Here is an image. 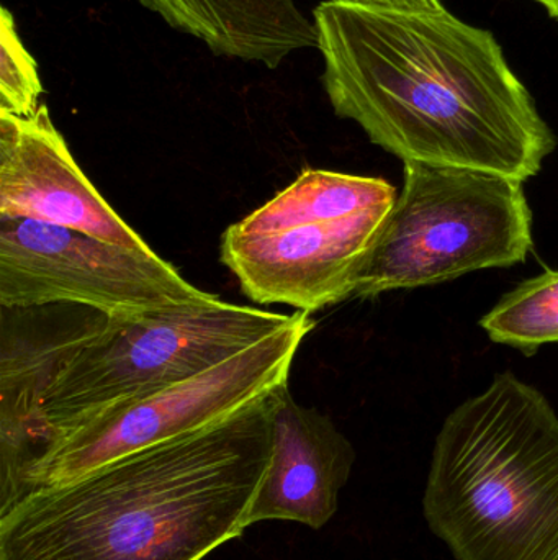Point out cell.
<instances>
[{"instance_id":"cell-1","label":"cell","mask_w":558,"mask_h":560,"mask_svg":"<svg viewBox=\"0 0 558 560\" xmlns=\"http://www.w3.org/2000/svg\"><path fill=\"white\" fill-rule=\"evenodd\" d=\"M324 92L334 114L403 163L524 180L556 135L494 33L448 9L324 0L313 10Z\"/></svg>"},{"instance_id":"cell-2","label":"cell","mask_w":558,"mask_h":560,"mask_svg":"<svg viewBox=\"0 0 558 560\" xmlns=\"http://www.w3.org/2000/svg\"><path fill=\"white\" fill-rule=\"evenodd\" d=\"M281 390V388H278ZM278 390L0 510V560H203L249 528Z\"/></svg>"},{"instance_id":"cell-3","label":"cell","mask_w":558,"mask_h":560,"mask_svg":"<svg viewBox=\"0 0 558 560\" xmlns=\"http://www.w3.org/2000/svg\"><path fill=\"white\" fill-rule=\"evenodd\" d=\"M216 299L140 319L100 315L81 332L0 368V489L52 438L180 384L294 322Z\"/></svg>"},{"instance_id":"cell-4","label":"cell","mask_w":558,"mask_h":560,"mask_svg":"<svg viewBox=\"0 0 558 560\" xmlns=\"http://www.w3.org/2000/svg\"><path fill=\"white\" fill-rule=\"evenodd\" d=\"M423 515L455 560H558V415L511 372L436 438Z\"/></svg>"},{"instance_id":"cell-5","label":"cell","mask_w":558,"mask_h":560,"mask_svg":"<svg viewBox=\"0 0 558 560\" xmlns=\"http://www.w3.org/2000/svg\"><path fill=\"white\" fill-rule=\"evenodd\" d=\"M396 197L379 177L305 170L226 229L219 259L252 302L318 312L354 295L360 265Z\"/></svg>"},{"instance_id":"cell-6","label":"cell","mask_w":558,"mask_h":560,"mask_svg":"<svg viewBox=\"0 0 558 560\" xmlns=\"http://www.w3.org/2000/svg\"><path fill=\"white\" fill-rule=\"evenodd\" d=\"M531 248L533 213L521 180L405 163V186L373 236L353 296L510 268Z\"/></svg>"},{"instance_id":"cell-7","label":"cell","mask_w":558,"mask_h":560,"mask_svg":"<svg viewBox=\"0 0 558 560\" xmlns=\"http://www.w3.org/2000/svg\"><path fill=\"white\" fill-rule=\"evenodd\" d=\"M311 313L245 351L156 394L110 408L52 438L0 489V510L39 487L58 486L138 451L202 430L288 385Z\"/></svg>"},{"instance_id":"cell-8","label":"cell","mask_w":558,"mask_h":560,"mask_svg":"<svg viewBox=\"0 0 558 560\" xmlns=\"http://www.w3.org/2000/svg\"><path fill=\"white\" fill-rule=\"evenodd\" d=\"M219 296L200 290L156 253L25 219H0V306L78 305L140 319Z\"/></svg>"},{"instance_id":"cell-9","label":"cell","mask_w":558,"mask_h":560,"mask_svg":"<svg viewBox=\"0 0 558 560\" xmlns=\"http://www.w3.org/2000/svg\"><path fill=\"white\" fill-rule=\"evenodd\" d=\"M0 219L33 220L153 252L82 173L46 105L33 117L0 112Z\"/></svg>"},{"instance_id":"cell-10","label":"cell","mask_w":558,"mask_h":560,"mask_svg":"<svg viewBox=\"0 0 558 560\" xmlns=\"http://www.w3.org/2000/svg\"><path fill=\"white\" fill-rule=\"evenodd\" d=\"M354 463L353 444L331 418L298 404L285 385L275 404L271 467L249 513V526L277 520L323 528L336 515Z\"/></svg>"},{"instance_id":"cell-11","label":"cell","mask_w":558,"mask_h":560,"mask_svg":"<svg viewBox=\"0 0 558 560\" xmlns=\"http://www.w3.org/2000/svg\"><path fill=\"white\" fill-rule=\"evenodd\" d=\"M170 28L202 42L219 58L277 69L288 56L317 48L314 23L295 0H140Z\"/></svg>"},{"instance_id":"cell-12","label":"cell","mask_w":558,"mask_h":560,"mask_svg":"<svg viewBox=\"0 0 558 560\" xmlns=\"http://www.w3.org/2000/svg\"><path fill=\"white\" fill-rule=\"evenodd\" d=\"M490 339L531 354L558 342V272L526 280L480 322Z\"/></svg>"},{"instance_id":"cell-13","label":"cell","mask_w":558,"mask_h":560,"mask_svg":"<svg viewBox=\"0 0 558 560\" xmlns=\"http://www.w3.org/2000/svg\"><path fill=\"white\" fill-rule=\"evenodd\" d=\"M0 112L16 117H33L43 94L41 79L7 7L0 10Z\"/></svg>"},{"instance_id":"cell-14","label":"cell","mask_w":558,"mask_h":560,"mask_svg":"<svg viewBox=\"0 0 558 560\" xmlns=\"http://www.w3.org/2000/svg\"><path fill=\"white\" fill-rule=\"evenodd\" d=\"M363 5L385 7L400 10H439L444 9L442 0H353Z\"/></svg>"},{"instance_id":"cell-15","label":"cell","mask_w":558,"mask_h":560,"mask_svg":"<svg viewBox=\"0 0 558 560\" xmlns=\"http://www.w3.org/2000/svg\"><path fill=\"white\" fill-rule=\"evenodd\" d=\"M536 2L541 3L553 19L558 20V0H536Z\"/></svg>"}]
</instances>
